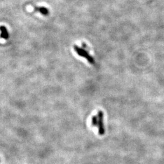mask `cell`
Listing matches in <instances>:
<instances>
[{"mask_svg": "<svg viewBox=\"0 0 164 164\" xmlns=\"http://www.w3.org/2000/svg\"><path fill=\"white\" fill-rule=\"evenodd\" d=\"M91 125L94 127H96L98 125V117L97 115H94L92 117V121H91Z\"/></svg>", "mask_w": 164, "mask_h": 164, "instance_id": "obj_5", "label": "cell"}, {"mask_svg": "<svg viewBox=\"0 0 164 164\" xmlns=\"http://www.w3.org/2000/svg\"><path fill=\"white\" fill-rule=\"evenodd\" d=\"M0 31H1L0 38L4 39V40L9 39V34L8 33V31H7V28L5 26H0Z\"/></svg>", "mask_w": 164, "mask_h": 164, "instance_id": "obj_4", "label": "cell"}, {"mask_svg": "<svg viewBox=\"0 0 164 164\" xmlns=\"http://www.w3.org/2000/svg\"><path fill=\"white\" fill-rule=\"evenodd\" d=\"M0 163H1V159H0Z\"/></svg>", "mask_w": 164, "mask_h": 164, "instance_id": "obj_6", "label": "cell"}, {"mask_svg": "<svg viewBox=\"0 0 164 164\" xmlns=\"http://www.w3.org/2000/svg\"><path fill=\"white\" fill-rule=\"evenodd\" d=\"M97 117H98V125L97 127L99 128V134L100 136H103L105 135V126H104V123H103V117H104V114L102 111H99L97 113Z\"/></svg>", "mask_w": 164, "mask_h": 164, "instance_id": "obj_2", "label": "cell"}, {"mask_svg": "<svg viewBox=\"0 0 164 164\" xmlns=\"http://www.w3.org/2000/svg\"><path fill=\"white\" fill-rule=\"evenodd\" d=\"M74 49L79 56L85 58V59H86L88 62L90 64H94L95 63L94 58L93 57V56H91L90 54H89L88 51L86 50V49L82 48H80L79 46H78L77 45L74 46Z\"/></svg>", "mask_w": 164, "mask_h": 164, "instance_id": "obj_1", "label": "cell"}, {"mask_svg": "<svg viewBox=\"0 0 164 164\" xmlns=\"http://www.w3.org/2000/svg\"><path fill=\"white\" fill-rule=\"evenodd\" d=\"M34 11L35 12H40L41 15L44 16L48 15L49 13V11L48 8L45 7H36V6H34Z\"/></svg>", "mask_w": 164, "mask_h": 164, "instance_id": "obj_3", "label": "cell"}]
</instances>
